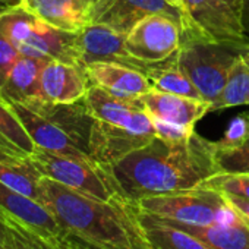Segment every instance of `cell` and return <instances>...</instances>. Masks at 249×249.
<instances>
[{
  "label": "cell",
  "mask_w": 249,
  "mask_h": 249,
  "mask_svg": "<svg viewBox=\"0 0 249 249\" xmlns=\"http://www.w3.org/2000/svg\"><path fill=\"white\" fill-rule=\"evenodd\" d=\"M107 170L122 198L131 204L150 196L195 189L218 173L214 142L196 132L182 142L156 137Z\"/></svg>",
  "instance_id": "1"
},
{
  "label": "cell",
  "mask_w": 249,
  "mask_h": 249,
  "mask_svg": "<svg viewBox=\"0 0 249 249\" xmlns=\"http://www.w3.org/2000/svg\"><path fill=\"white\" fill-rule=\"evenodd\" d=\"M60 227L103 249H153L135 215L134 207L117 198L101 201L41 178L40 199Z\"/></svg>",
  "instance_id": "2"
},
{
  "label": "cell",
  "mask_w": 249,
  "mask_h": 249,
  "mask_svg": "<svg viewBox=\"0 0 249 249\" xmlns=\"http://www.w3.org/2000/svg\"><path fill=\"white\" fill-rule=\"evenodd\" d=\"M0 33L22 56L59 60L81 68L78 33L54 28L22 6L0 14Z\"/></svg>",
  "instance_id": "3"
},
{
  "label": "cell",
  "mask_w": 249,
  "mask_h": 249,
  "mask_svg": "<svg viewBox=\"0 0 249 249\" xmlns=\"http://www.w3.org/2000/svg\"><path fill=\"white\" fill-rule=\"evenodd\" d=\"M182 38L202 40L242 52L249 47L243 0H185Z\"/></svg>",
  "instance_id": "4"
},
{
  "label": "cell",
  "mask_w": 249,
  "mask_h": 249,
  "mask_svg": "<svg viewBox=\"0 0 249 249\" xmlns=\"http://www.w3.org/2000/svg\"><path fill=\"white\" fill-rule=\"evenodd\" d=\"M132 205L159 217L196 226L230 224L240 218L221 192L204 186L144 198Z\"/></svg>",
  "instance_id": "5"
},
{
  "label": "cell",
  "mask_w": 249,
  "mask_h": 249,
  "mask_svg": "<svg viewBox=\"0 0 249 249\" xmlns=\"http://www.w3.org/2000/svg\"><path fill=\"white\" fill-rule=\"evenodd\" d=\"M28 159L43 178L56 180L84 195L101 201L122 198L110 172L103 166L59 156L38 147Z\"/></svg>",
  "instance_id": "6"
},
{
  "label": "cell",
  "mask_w": 249,
  "mask_h": 249,
  "mask_svg": "<svg viewBox=\"0 0 249 249\" xmlns=\"http://www.w3.org/2000/svg\"><path fill=\"white\" fill-rule=\"evenodd\" d=\"M236 54L237 52L221 44L182 38L178 63L202 100L211 104L224 88Z\"/></svg>",
  "instance_id": "7"
},
{
  "label": "cell",
  "mask_w": 249,
  "mask_h": 249,
  "mask_svg": "<svg viewBox=\"0 0 249 249\" xmlns=\"http://www.w3.org/2000/svg\"><path fill=\"white\" fill-rule=\"evenodd\" d=\"M180 44V24L166 15H150L124 36L128 52L147 63H159L176 56Z\"/></svg>",
  "instance_id": "8"
},
{
  "label": "cell",
  "mask_w": 249,
  "mask_h": 249,
  "mask_svg": "<svg viewBox=\"0 0 249 249\" xmlns=\"http://www.w3.org/2000/svg\"><path fill=\"white\" fill-rule=\"evenodd\" d=\"M78 52L81 68L95 62H111L148 75L154 63H147L132 56L124 46V36L100 24H89L78 33Z\"/></svg>",
  "instance_id": "9"
},
{
  "label": "cell",
  "mask_w": 249,
  "mask_h": 249,
  "mask_svg": "<svg viewBox=\"0 0 249 249\" xmlns=\"http://www.w3.org/2000/svg\"><path fill=\"white\" fill-rule=\"evenodd\" d=\"M84 103L95 120L156 134L153 122L144 110L141 97L116 95L103 87L89 84L84 95Z\"/></svg>",
  "instance_id": "10"
},
{
  "label": "cell",
  "mask_w": 249,
  "mask_h": 249,
  "mask_svg": "<svg viewBox=\"0 0 249 249\" xmlns=\"http://www.w3.org/2000/svg\"><path fill=\"white\" fill-rule=\"evenodd\" d=\"M150 15H166L182 25V12L166 0H98L92 5L91 24H100L126 36Z\"/></svg>",
  "instance_id": "11"
},
{
  "label": "cell",
  "mask_w": 249,
  "mask_h": 249,
  "mask_svg": "<svg viewBox=\"0 0 249 249\" xmlns=\"http://www.w3.org/2000/svg\"><path fill=\"white\" fill-rule=\"evenodd\" d=\"M156 137V134L95 120L89 134L88 151L100 166L107 169L132 151L147 145Z\"/></svg>",
  "instance_id": "12"
},
{
  "label": "cell",
  "mask_w": 249,
  "mask_h": 249,
  "mask_svg": "<svg viewBox=\"0 0 249 249\" xmlns=\"http://www.w3.org/2000/svg\"><path fill=\"white\" fill-rule=\"evenodd\" d=\"M9 106L24 124V128L34 141L36 147L69 159L98 164L87 151H84L75 142V140L66 131H63L59 124H56L50 119L36 113L34 110L19 103H9Z\"/></svg>",
  "instance_id": "13"
},
{
  "label": "cell",
  "mask_w": 249,
  "mask_h": 249,
  "mask_svg": "<svg viewBox=\"0 0 249 249\" xmlns=\"http://www.w3.org/2000/svg\"><path fill=\"white\" fill-rule=\"evenodd\" d=\"M0 211L9 214L46 237L63 239L68 234L41 202L22 195L2 182H0Z\"/></svg>",
  "instance_id": "14"
},
{
  "label": "cell",
  "mask_w": 249,
  "mask_h": 249,
  "mask_svg": "<svg viewBox=\"0 0 249 249\" xmlns=\"http://www.w3.org/2000/svg\"><path fill=\"white\" fill-rule=\"evenodd\" d=\"M88 85L89 81L82 68L50 60L40 76V95L49 103H75L84 98Z\"/></svg>",
  "instance_id": "15"
},
{
  "label": "cell",
  "mask_w": 249,
  "mask_h": 249,
  "mask_svg": "<svg viewBox=\"0 0 249 249\" xmlns=\"http://www.w3.org/2000/svg\"><path fill=\"white\" fill-rule=\"evenodd\" d=\"M148 116L180 126L195 128V123L210 113V104L204 100L182 97L153 88L141 97Z\"/></svg>",
  "instance_id": "16"
},
{
  "label": "cell",
  "mask_w": 249,
  "mask_h": 249,
  "mask_svg": "<svg viewBox=\"0 0 249 249\" xmlns=\"http://www.w3.org/2000/svg\"><path fill=\"white\" fill-rule=\"evenodd\" d=\"M21 6L62 31L79 33L91 24V0H22Z\"/></svg>",
  "instance_id": "17"
},
{
  "label": "cell",
  "mask_w": 249,
  "mask_h": 249,
  "mask_svg": "<svg viewBox=\"0 0 249 249\" xmlns=\"http://www.w3.org/2000/svg\"><path fill=\"white\" fill-rule=\"evenodd\" d=\"M89 84L122 97H142L154 87L151 81L140 71L111 62H95L85 66Z\"/></svg>",
  "instance_id": "18"
},
{
  "label": "cell",
  "mask_w": 249,
  "mask_h": 249,
  "mask_svg": "<svg viewBox=\"0 0 249 249\" xmlns=\"http://www.w3.org/2000/svg\"><path fill=\"white\" fill-rule=\"evenodd\" d=\"M154 217L172 227L180 229L195 236L211 249H249V224L243 217H240L237 221L230 224H210V226L188 224L159 215Z\"/></svg>",
  "instance_id": "19"
},
{
  "label": "cell",
  "mask_w": 249,
  "mask_h": 249,
  "mask_svg": "<svg viewBox=\"0 0 249 249\" xmlns=\"http://www.w3.org/2000/svg\"><path fill=\"white\" fill-rule=\"evenodd\" d=\"M47 62L50 60L21 54L5 85L0 89V95L8 103H19L25 106L40 100V76Z\"/></svg>",
  "instance_id": "20"
},
{
  "label": "cell",
  "mask_w": 249,
  "mask_h": 249,
  "mask_svg": "<svg viewBox=\"0 0 249 249\" xmlns=\"http://www.w3.org/2000/svg\"><path fill=\"white\" fill-rule=\"evenodd\" d=\"M132 207L153 249H211L195 236L160 221L153 214L141 211L135 205Z\"/></svg>",
  "instance_id": "21"
},
{
  "label": "cell",
  "mask_w": 249,
  "mask_h": 249,
  "mask_svg": "<svg viewBox=\"0 0 249 249\" xmlns=\"http://www.w3.org/2000/svg\"><path fill=\"white\" fill-rule=\"evenodd\" d=\"M0 243L3 249H72L68 234L63 239L46 237L3 211H0Z\"/></svg>",
  "instance_id": "22"
},
{
  "label": "cell",
  "mask_w": 249,
  "mask_h": 249,
  "mask_svg": "<svg viewBox=\"0 0 249 249\" xmlns=\"http://www.w3.org/2000/svg\"><path fill=\"white\" fill-rule=\"evenodd\" d=\"M249 104V62L237 53L230 68L227 81L218 97L210 104V111H218Z\"/></svg>",
  "instance_id": "23"
},
{
  "label": "cell",
  "mask_w": 249,
  "mask_h": 249,
  "mask_svg": "<svg viewBox=\"0 0 249 249\" xmlns=\"http://www.w3.org/2000/svg\"><path fill=\"white\" fill-rule=\"evenodd\" d=\"M147 78L151 81V84L156 89L182 95V97L202 100L201 94L198 92V89L195 88L192 81L180 69V66L178 63V54L164 62L154 63V66L150 71V73L147 75Z\"/></svg>",
  "instance_id": "24"
},
{
  "label": "cell",
  "mask_w": 249,
  "mask_h": 249,
  "mask_svg": "<svg viewBox=\"0 0 249 249\" xmlns=\"http://www.w3.org/2000/svg\"><path fill=\"white\" fill-rule=\"evenodd\" d=\"M41 178L30 159L18 163L0 161V182L36 201L40 199Z\"/></svg>",
  "instance_id": "25"
},
{
  "label": "cell",
  "mask_w": 249,
  "mask_h": 249,
  "mask_svg": "<svg viewBox=\"0 0 249 249\" xmlns=\"http://www.w3.org/2000/svg\"><path fill=\"white\" fill-rule=\"evenodd\" d=\"M0 137L18 147L28 157L37 148L24 124L2 95H0Z\"/></svg>",
  "instance_id": "26"
},
{
  "label": "cell",
  "mask_w": 249,
  "mask_h": 249,
  "mask_svg": "<svg viewBox=\"0 0 249 249\" xmlns=\"http://www.w3.org/2000/svg\"><path fill=\"white\" fill-rule=\"evenodd\" d=\"M214 161L218 173L249 175V140L236 147H217L214 144Z\"/></svg>",
  "instance_id": "27"
},
{
  "label": "cell",
  "mask_w": 249,
  "mask_h": 249,
  "mask_svg": "<svg viewBox=\"0 0 249 249\" xmlns=\"http://www.w3.org/2000/svg\"><path fill=\"white\" fill-rule=\"evenodd\" d=\"M201 186L249 199V175L245 173H215Z\"/></svg>",
  "instance_id": "28"
},
{
  "label": "cell",
  "mask_w": 249,
  "mask_h": 249,
  "mask_svg": "<svg viewBox=\"0 0 249 249\" xmlns=\"http://www.w3.org/2000/svg\"><path fill=\"white\" fill-rule=\"evenodd\" d=\"M248 140H249V111H243L230 120L223 138L214 141V144L217 147H236Z\"/></svg>",
  "instance_id": "29"
},
{
  "label": "cell",
  "mask_w": 249,
  "mask_h": 249,
  "mask_svg": "<svg viewBox=\"0 0 249 249\" xmlns=\"http://www.w3.org/2000/svg\"><path fill=\"white\" fill-rule=\"evenodd\" d=\"M153 126L156 131V135L164 141L169 142H182L189 140L194 134H195V128H188V126H180V124H175V123H169L166 120L157 119L150 116Z\"/></svg>",
  "instance_id": "30"
},
{
  "label": "cell",
  "mask_w": 249,
  "mask_h": 249,
  "mask_svg": "<svg viewBox=\"0 0 249 249\" xmlns=\"http://www.w3.org/2000/svg\"><path fill=\"white\" fill-rule=\"evenodd\" d=\"M19 56V52L12 46V43L0 33V89L5 85Z\"/></svg>",
  "instance_id": "31"
},
{
  "label": "cell",
  "mask_w": 249,
  "mask_h": 249,
  "mask_svg": "<svg viewBox=\"0 0 249 249\" xmlns=\"http://www.w3.org/2000/svg\"><path fill=\"white\" fill-rule=\"evenodd\" d=\"M28 156L24 154L18 147L6 141L0 137V161H9V163H18L27 160Z\"/></svg>",
  "instance_id": "32"
},
{
  "label": "cell",
  "mask_w": 249,
  "mask_h": 249,
  "mask_svg": "<svg viewBox=\"0 0 249 249\" xmlns=\"http://www.w3.org/2000/svg\"><path fill=\"white\" fill-rule=\"evenodd\" d=\"M224 198L227 199V202L231 205V208L245 220L249 221V199L236 196V195H229V194H223Z\"/></svg>",
  "instance_id": "33"
},
{
  "label": "cell",
  "mask_w": 249,
  "mask_h": 249,
  "mask_svg": "<svg viewBox=\"0 0 249 249\" xmlns=\"http://www.w3.org/2000/svg\"><path fill=\"white\" fill-rule=\"evenodd\" d=\"M68 240H69V245L72 249H103V248L91 245V243H88V242H85V240H82L73 234H68Z\"/></svg>",
  "instance_id": "34"
},
{
  "label": "cell",
  "mask_w": 249,
  "mask_h": 249,
  "mask_svg": "<svg viewBox=\"0 0 249 249\" xmlns=\"http://www.w3.org/2000/svg\"><path fill=\"white\" fill-rule=\"evenodd\" d=\"M22 0H0V14H3L9 9H14L17 6H21Z\"/></svg>",
  "instance_id": "35"
},
{
  "label": "cell",
  "mask_w": 249,
  "mask_h": 249,
  "mask_svg": "<svg viewBox=\"0 0 249 249\" xmlns=\"http://www.w3.org/2000/svg\"><path fill=\"white\" fill-rule=\"evenodd\" d=\"M243 21H245V28L249 36V0H243Z\"/></svg>",
  "instance_id": "36"
},
{
  "label": "cell",
  "mask_w": 249,
  "mask_h": 249,
  "mask_svg": "<svg viewBox=\"0 0 249 249\" xmlns=\"http://www.w3.org/2000/svg\"><path fill=\"white\" fill-rule=\"evenodd\" d=\"M166 2H167L169 5H172L173 8L179 9L180 12L183 11V6H185V0H166Z\"/></svg>",
  "instance_id": "37"
},
{
  "label": "cell",
  "mask_w": 249,
  "mask_h": 249,
  "mask_svg": "<svg viewBox=\"0 0 249 249\" xmlns=\"http://www.w3.org/2000/svg\"><path fill=\"white\" fill-rule=\"evenodd\" d=\"M239 53H242V54H243V56L246 57V60L249 62V47H246L245 50H242V52H239Z\"/></svg>",
  "instance_id": "38"
},
{
  "label": "cell",
  "mask_w": 249,
  "mask_h": 249,
  "mask_svg": "<svg viewBox=\"0 0 249 249\" xmlns=\"http://www.w3.org/2000/svg\"><path fill=\"white\" fill-rule=\"evenodd\" d=\"M91 2H92V5H94L95 2H98V0H91Z\"/></svg>",
  "instance_id": "39"
},
{
  "label": "cell",
  "mask_w": 249,
  "mask_h": 249,
  "mask_svg": "<svg viewBox=\"0 0 249 249\" xmlns=\"http://www.w3.org/2000/svg\"><path fill=\"white\" fill-rule=\"evenodd\" d=\"M0 249H3V246H2V243H0Z\"/></svg>",
  "instance_id": "40"
},
{
  "label": "cell",
  "mask_w": 249,
  "mask_h": 249,
  "mask_svg": "<svg viewBox=\"0 0 249 249\" xmlns=\"http://www.w3.org/2000/svg\"><path fill=\"white\" fill-rule=\"evenodd\" d=\"M246 221H248V220H246ZM248 224H249V221H248Z\"/></svg>",
  "instance_id": "41"
}]
</instances>
